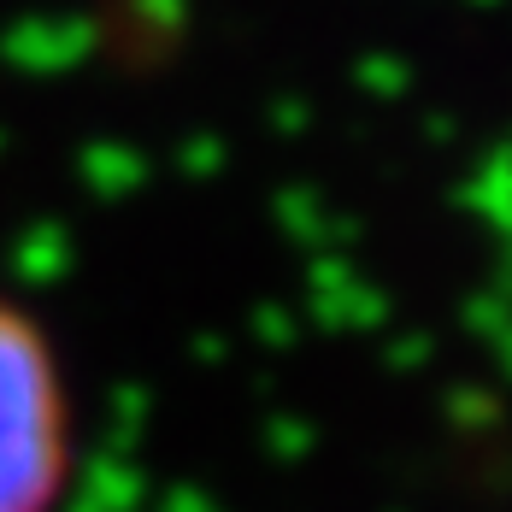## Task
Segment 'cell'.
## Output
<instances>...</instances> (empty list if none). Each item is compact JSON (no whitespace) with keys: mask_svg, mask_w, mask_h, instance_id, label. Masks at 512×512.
Masks as SVG:
<instances>
[{"mask_svg":"<svg viewBox=\"0 0 512 512\" xmlns=\"http://www.w3.org/2000/svg\"><path fill=\"white\" fill-rule=\"evenodd\" d=\"M83 424L48 318L0 289V512H65Z\"/></svg>","mask_w":512,"mask_h":512,"instance_id":"1","label":"cell"}]
</instances>
